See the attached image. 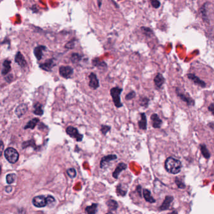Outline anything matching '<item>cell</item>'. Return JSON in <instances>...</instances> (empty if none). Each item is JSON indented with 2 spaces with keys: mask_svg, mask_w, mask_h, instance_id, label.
Listing matches in <instances>:
<instances>
[{
  "mask_svg": "<svg viewBox=\"0 0 214 214\" xmlns=\"http://www.w3.org/2000/svg\"><path fill=\"white\" fill-rule=\"evenodd\" d=\"M165 168L168 172L172 174H176L181 170L182 163L180 160L170 156L167 158L165 160Z\"/></svg>",
  "mask_w": 214,
  "mask_h": 214,
  "instance_id": "1",
  "label": "cell"
},
{
  "mask_svg": "<svg viewBox=\"0 0 214 214\" xmlns=\"http://www.w3.org/2000/svg\"><path fill=\"white\" fill-rule=\"evenodd\" d=\"M123 89L118 87H115L110 90V95L112 98L115 106L119 108L123 107V104L121 102L120 95L122 94Z\"/></svg>",
  "mask_w": 214,
  "mask_h": 214,
  "instance_id": "2",
  "label": "cell"
},
{
  "mask_svg": "<svg viewBox=\"0 0 214 214\" xmlns=\"http://www.w3.org/2000/svg\"><path fill=\"white\" fill-rule=\"evenodd\" d=\"M5 156L9 162L15 163L19 159V154L15 148H8L5 151Z\"/></svg>",
  "mask_w": 214,
  "mask_h": 214,
  "instance_id": "3",
  "label": "cell"
},
{
  "mask_svg": "<svg viewBox=\"0 0 214 214\" xmlns=\"http://www.w3.org/2000/svg\"><path fill=\"white\" fill-rule=\"evenodd\" d=\"M66 133L71 138H75L78 142H80L83 140V135L79 133L77 128L69 126L66 128Z\"/></svg>",
  "mask_w": 214,
  "mask_h": 214,
  "instance_id": "4",
  "label": "cell"
},
{
  "mask_svg": "<svg viewBox=\"0 0 214 214\" xmlns=\"http://www.w3.org/2000/svg\"><path fill=\"white\" fill-rule=\"evenodd\" d=\"M59 73L65 79L70 78L73 74V68L70 66H61L59 68Z\"/></svg>",
  "mask_w": 214,
  "mask_h": 214,
  "instance_id": "5",
  "label": "cell"
},
{
  "mask_svg": "<svg viewBox=\"0 0 214 214\" xmlns=\"http://www.w3.org/2000/svg\"><path fill=\"white\" fill-rule=\"evenodd\" d=\"M117 156L115 154H110L104 156L101 158L100 163V166L101 169H104L105 167L110 163V162L114 161L117 159Z\"/></svg>",
  "mask_w": 214,
  "mask_h": 214,
  "instance_id": "6",
  "label": "cell"
},
{
  "mask_svg": "<svg viewBox=\"0 0 214 214\" xmlns=\"http://www.w3.org/2000/svg\"><path fill=\"white\" fill-rule=\"evenodd\" d=\"M33 204L36 207L41 208L45 207L47 204V200H46V197L43 195H40V196H36L33 199Z\"/></svg>",
  "mask_w": 214,
  "mask_h": 214,
  "instance_id": "7",
  "label": "cell"
},
{
  "mask_svg": "<svg viewBox=\"0 0 214 214\" xmlns=\"http://www.w3.org/2000/svg\"><path fill=\"white\" fill-rule=\"evenodd\" d=\"M88 77L90 80L89 87L93 90H97L100 87V83L96 74L91 73Z\"/></svg>",
  "mask_w": 214,
  "mask_h": 214,
  "instance_id": "8",
  "label": "cell"
},
{
  "mask_svg": "<svg viewBox=\"0 0 214 214\" xmlns=\"http://www.w3.org/2000/svg\"><path fill=\"white\" fill-rule=\"evenodd\" d=\"M153 81H154V84H155L156 88L157 89H160L162 87V86L163 85L165 80L162 74L159 73L156 74V75L155 76Z\"/></svg>",
  "mask_w": 214,
  "mask_h": 214,
  "instance_id": "9",
  "label": "cell"
},
{
  "mask_svg": "<svg viewBox=\"0 0 214 214\" xmlns=\"http://www.w3.org/2000/svg\"><path fill=\"white\" fill-rule=\"evenodd\" d=\"M127 169V165L123 162H121L118 164L117 166L116 167V169L115 171L114 172L112 175L114 176V178L115 179H117L118 178V176L120 174V173L122 171L126 170Z\"/></svg>",
  "mask_w": 214,
  "mask_h": 214,
  "instance_id": "10",
  "label": "cell"
},
{
  "mask_svg": "<svg viewBox=\"0 0 214 214\" xmlns=\"http://www.w3.org/2000/svg\"><path fill=\"white\" fill-rule=\"evenodd\" d=\"M55 66V64L53 61V60L49 59L46 60L44 63H42L40 65V67L44 71H51L52 68Z\"/></svg>",
  "mask_w": 214,
  "mask_h": 214,
  "instance_id": "11",
  "label": "cell"
},
{
  "mask_svg": "<svg viewBox=\"0 0 214 214\" xmlns=\"http://www.w3.org/2000/svg\"><path fill=\"white\" fill-rule=\"evenodd\" d=\"M151 120L152 122V126L154 128H160L162 124V120L160 118L159 116L156 114L151 115Z\"/></svg>",
  "mask_w": 214,
  "mask_h": 214,
  "instance_id": "12",
  "label": "cell"
},
{
  "mask_svg": "<svg viewBox=\"0 0 214 214\" xmlns=\"http://www.w3.org/2000/svg\"><path fill=\"white\" fill-rule=\"evenodd\" d=\"M92 64L101 70H104L107 68V64L104 61H101L98 58H95L93 60Z\"/></svg>",
  "mask_w": 214,
  "mask_h": 214,
  "instance_id": "13",
  "label": "cell"
},
{
  "mask_svg": "<svg viewBox=\"0 0 214 214\" xmlns=\"http://www.w3.org/2000/svg\"><path fill=\"white\" fill-rule=\"evenodd\" d=\"M141 116V119L138 121V125L140 128V129L143 130H146L147 129V117L145 113H142L140 114Z\"/></svg>",
  "mask_w": 214,
  "mask_h": 214,
  "instance_id": "14",
  "label": "cell"
},
{
  "mask_svg": "<svg viewBox=\"0 0 214 214\" xmlns=\"http://www.w3.org/2000/svg\"><path fill=\"white\" fill-rule=\"evenodd\" d=\"M187 77L189 79H190L191 80H192L195 83H196V84L200 85L202 87H206V83H205L203 81L201 80L199 77H197V76H195L193 74H188Z\"/></svg>",
  "mask_w": 214,
  "mask_h": 214,
  "instance_id": "15",
  "label": "cell"
},
{
  "mask_svg": "<svg viewBox=\"0 0 214 214\" xmlns=\"http://www.w3.org/2000/svg\"><path fill=\"white\" fill-rule=\"evenodd\" d=\"M173 200V197H172V196H166L165 197L163 202L162 203V206H160V209L161 210H165L168 209L170 207V203L172 202Z\"/></svg>",
  "mask_w": 214,
  "mask_h": 214,
  "instance_id": "16",
  "label": "cell"
},
{
  "mask_svg": "<svg viewBox=\"0 0 214 214\" xmlns=\"http://www.w3.org/2000/svg\"><path fill=\"white\" fill-rule=\"evenodd\" d=\"M46 50V47L44 46H38L34 50V54L37 60H40L43 57V52Z\"/></svg>",
  "mask_w": 214,
  "mask_h": 214,
  "instance_id": "17",
  "label": "cell"
},
{
  "mask_svg": "<svg viewBox=\"0 0 214 214\" xmlns=\"http://www.w3.org/2000/svg\"><path fill=\"white\" fill-rule=\"evenodd\" d=\"M176 94H177L178 96L179 97V98H180L182 101L186 102V103H187V104L188 105H194L195 102H194V101L193 100V99H192L190 97L186 96V95H184V94H180V93H179L176 90Z\"/></svg>",
  "mask_w": 214,
  "mask_h": 214,
  "instance_id": "18",
  "label": "cell"
},
{
  "mask_svg": "<svg viewBox=\"0 0 214 214\" xmlns=\"http://www.w3.org/2000/svg\"><path fill=\"white\" fill-rule=\"evenodd\" d=\"M16 62L21 66V67H25L26 65V61L23 56V54L20 52H18L15 57Z\"/></svg>",
  "mask_w": 214,
  "mask_h": 214,
  "instance_id": "19",
  "label": "cell"
},
{
  "mask_svg": "<svg viewBox=\"0 0 214 214\" xmlns=\"http://www.w3.org/2000/svg\"><path fill=\"white\" fill-rule=\"evenodd\" d=\"M27 110H28L27 105L26 104H21L18 106L16 109V114L17 115L18 117H21L26 112Z\"/></svg>",
  "mask_w": 214,
  "mask_h": 214,
  "instance_id": "20",
  "label": "cell"
},
{
  "mask_svg": "<svg viewBox=\"0 0 214 214\" xmlns=\"http://www.w3.org/2000/svg\"><path fill=\"white\" fill-rule=\"evenodd\" d=\"M143 197L147 202L151 203L155 202V200L151 195V192L149 190L144 189L143 191Z\"/></svg>",
  "mask_w": 214,
  "mask_h": 214,
  "instance_id": "21",
  "label": "cell"
},
{
  "mask_svg": "<svg viewBox=\"0 0 214 214\" xmlns=\"http://www.w3.org/2000/svg\"><path fill=\"white\" fill-rule=\"evenodd\" d=\"M33 113L38 116H41L43 114V106L40 103H36L34 105V111Z\"/></svg>",
  "mask_w": 214,
  "mask_h": 214,
  "instance_id": "22",
  "label": "cell"
},
{
  "mask_svg": "<svg viewBox=\"0 0 214 214\" xmlns=\"http://www.w3.org/2000/svg\"><path fill=\"white\" fill-rule=\"evenodd\" d=\"M97 203H93L90 206H87L85 208V212L87 214H95L97 212Z\"/></svg>",
  "mask_w": 214,
  "mask_h": 214,
  "instance_id": "23",
  "label": "cell"
},
{
  "mask_svg": "<svg viewBox=\"0 0 214 214\" xmlns=\"http://www.w3.org/2000/svg\"><path fill=\"white\" fill-rule=\"evenodd\" d=\"M150 100L147 97H141L139 99V105L144 108H148Z\"/></svg>",
  "mask_w": 214,
  "mask_h": 214,
  "instance_id": "24",
  "label": "cell"
},
{
  "mask_svg": "<svg viewBox=\"0 0 214 214\" xmlns=\"http://www.w3.org/2000/svg\"><path fill=\"white\" fill-rule=\"evenodd\" d=\"M3 67L4 68L2 70V74L3 75H5L11 70V61L5 60L3 63Z\"/></svg>",
  "mask_w": 214,
  "mask_h": 214,
  "instance_id": "25",
  "label": "cell"
},
{
  "mask_svg": "<svg viewBox=\"0 0 214 214\" xmlns=\"http://www.w3.org/2000/svg\"><path fill=\"white\" fill-rule=\"evenodd\" d=\"M200 150H201V152H202L203 156L207 159H209V158L210 157V154L207 149L206 145H204V144H202V145H200Z\"/></svg>",
  "mask_w": 214,
  "mask_h": 214,
  "instance_id": "26",
  "label": "cell"
},
{
  "mask_svg": "<svg viewBox=\"0 0 214 214\" xmlns=\"http://www.w3.org/2000/svg\"><path fill=\"white\" fill-rule=\"evenodd\" d=\"M107 206L109 209V210H115L117 209L118 208V203L114 200H109L107 201Z\"/></svg>",
  "mask_w": 214,
  "mask_h": 214,
  "instance_id": "27",
  "label": "cell"
},
{
  "mask_svg": "<svg viewBox=\"0 0 214 214\" xmlns=\"http://www.w3.org/2000/svg\"><path fill=\"white\" fill-rule=\"evenodd\" d=\"M40 122V120L38 118H33V120H30V122L27 123V125L25 126V128H30V129H33L36 125L38 124V123Z\"/></svg>",
  "mask_w": 214,
  "mask_h": 214,
  "instance_id": "28",
  "label": "cell"
},
{
  "mask_svg": "<svg viewBox=\"0 0 214 214\" xmlns=\"http://www.w3.org/2000/svg\"><path fill=\"white\" fill-rule=\"evenodd\" d=\"M82 59V56L78 53H73L71 57V61L73 63H77Z\"/></svg>",
  "mask_w": 214,
  "mask_h": 214,
  "instance_id": "29",
  "label": "cell"
},
{
  "mask_svg": "<svg viewBox=\"0 0 214 214\" xmlns=\"http://www.w3.org/2000/svg\"><path fill=\"white\" fill-rule=\"evenodd\" d=\"M111 127L107 125H102L100 128V131L104 135H106L108 132L111 130Z\"/></svg>",
  "mask_w": 214,
  "mask_h": 214,
  "instance_id": "30",
  "label": "cell"
},
{
  "mask_svg": "<svg viewBox=\"0 0 214 214\" xmlns=\"http://www.w3.org/2000/svg\"><path fill=\"white\" fill-rule=\"evenodd\" d=\"M15 178H16V175L15 173L8 174L6 176V182L8 184H12L15 182Z\"/></svg>",
  "mask_w": 214,
  "mask_h": 214,
  "instance_id": "31",
  "label": "cell"
},
{
  "mask_svg": "<svg viewBox=\"0 0 214 214\" xmlns=\"http://www.w3.org/2000/svg\"><path fill=\"white\" fill-rule=\"evenodd\" d=\"M127 191V190H123L122 187V185L121 184H119L118 185V187H117V193L118 194H119V195H122V196H125V195H126Z\"/></svg>",
  "mask_w": 214,
  "mask_h": 214,
  "instance_id": "32",
  "label": "cell"
},
{
  "mask_svg": "<svg viewBox=\"0 0 214 214\" xmlns=\"http://www.w3.org/2000/svg\"><path fill=\"white\" fill-rule=\"evenodd\" d=\"M67 173L68 175L71 179L75 178V176H76V175H77V172H76L75 169H73V168L68 169L67 170Z\"/></svg>",
  "mask_w": 214,
  "mask_h": 214,
  "instance_id": "33",
  "label": "cell"
},
{
  "mask_svg": "<svg viewBox=\"0 0 214 214\" xmlns=\"http://www.w3.org/2000/svg\"><path fill=\"white\" fill-rule=\"evenodd\" d=\"M136 96V93L134 91H131L125 96L126 100H131L134 98Z\"/></svg>",
  "mask_w": 214,
  "mask_h": 214,
  "instance_id": "34",
  "label": "cell"
},
{
  "mask_svg": "<svg viewBox=\"0 0 214 214\" xmlns=\"http://www.w3.org/2000/svg\"><path fill=\"white\" fill-rule=\"evenodd\" d=\"M152 5L155 8H159L160 6V3L159 0H150Z\"/></svg>",
  "mask_w": 214,
  "mask_h": 214,
  "instance_id": "35",
  "label": "cell"
},
{
  "mask_svg": "<svg viewBox=\"0 0 214 214\" xmlns=\"http://www.w3.org/2000/svg\"><path fill=\"white\" fill-rule=\"evenodd\" d=\"M74 46H75V41L71 40L66 44V45H65V48L67 49H72L74 48Z\"/></svg>",
  "mask_w": 214,
  "mask_h": 214,
  "instance_id": "36",
  "label": "cell"
},
{
  "mask_svg": "<svg viewBox=\"0 0 214 214\" xmlns=\"http://www.w3.org/2000/svg\"><path fill=\"white\" fill-rule=\"evenodd\" d=\"M142 30H143V31L144 32V33L147 35V36H150L151 34L152 33V30L150 29V28H142Z\"/></svg>",
  "mask_w": 214,
  "mask_h": 214,
  "instance_id": "37",
  "label": "cell"
},
{
  "mask_svg": "<svg viewBox=\"0 0 214 214\" xmlns=\"http://www.w3.org/2000/svg\"><path fill=\"white\" fill-rule=\"evenodd\" d=\"M29 145H31V146H33V147H36L35 143V142H34L33 140H31V141H28V142H26L23 143V148H26V147H28ZM34 148H35V147H34Z\"/></svg>",
  "mask_w": 214,
  "mask_h": 214,
  "instance_id": "38",
  "label": "cell"
},
{
  "mask_svg": "<svg viewBox=\"0 0 214 214\" xmlns=\"http://www.w3.org/2000/svg\"><path fill=\"white\" fill-rule=\"evenodd\" d=\"M175 183H176V185H177V186L180 189H184L185 187L184 183H183L181 181H180V180H179L178 178H176Z\"/></svg>",
  "mask_w": 214,
  "mask_h": 214,
  "instance_id": "39",
  "label": "cell"
},
{
  "mask_svg": "<svg viewBox=\"0 0 214 214\" xmlns=\"http://www.w3.org/2000/svg\"><path fill=\"white\" fill-rule=\"evenodd\" d=\"M46 200H47V204H52L55 202L54 198L51 195H48V197H46Z\"/></svg>",
  "mask_w": 214,
  "mask_h": 214,
  "instance_id": "40",
  "label": "cell"
},
{
  "mask_svg": "<svg viewBox=\"0 0 214 214\" xmlns=\"http://www.w3.org/2000/svg\"><path fill=\"white\" fill-rule=\"evenodd\" d=\"M4 150V144L2 141L0 140V156L2 155L3 152Z\"/></svg>",
  "mask_w": 214,
  "mask_h": 214,
  "instance_id": "41",
  "label": "cell"
},
{
  "mask_svg": "<svg viewBox=\"0 0 214 214\" xmlns=\"http://www.w3.org/2000/svg\"><path fill=\"white\" fill-rule=\"evenodd\" d=\"M208 109H209V110L210 111H211L212 114L214 115V104H212L209 107Z\"/></svg>",
  "mask_w": 214,
  "mask_h": 214,
  "instance_id": "42",
  "label": "cell"
},
{
  "mask_svg": "<svg viewBox=\"0 0 214 214\" xmlns=\"http://www.w3.org/2000/svg\"><path fill=\"white\" fill-rule=\"evenodd\" d=\"M12 187H11V186H8V187H7L6 188V191L8 193H10L12 191Z\"/></svg>",
  "mask_w": 214,
  "mask_h": 214,
  "instance_id": "43",
  "label": "cell"
},
{
  "mask_svg": "<svg viewBox=\"0 0 214 214\" xmlns=\"http://www.w3.org/2000/svg\"><path fill=\"white\" fill-rule=\"evenodd\" d=\"M141 189H142V187H141L140 185L137 186V191L139 192V193H140V195H141Z\"/></svg>",
  "mask_w": 214,
  "mask_h": 214,
  "instance_id": "44",
  "label": "cell"
},
{
  "mask_svg": "<svg viewBox=\"0 0 214 214\" xmlns=\"http://www.w3.org/2000/svg\"><path fill=\"white\" fill-rule=\"evenodd\" d=\"M169 214H178V213H177V212L173 211V212H171V213H169Z\"/></svg>",
  "mask_w": 214,
  "mask_h": 214,
  "instance_id": "45",
  "label": "cell"
},
{
  "mask_svg": "<svg viewBox=\"0 0 214 214\" xmlns=\"http://www.w3.org/2000/svg\"><path fill=\"white\" fill-rule=\"evenodd\" d=\"M1 173H2V166H0V175H1Z\"/></svg>",
  "mask_w": 214,
  "mask_h": 214,
  "instance_id": "46",
  "label": "cell"
},
{
  "mask_svg": "<svg viewBox=\"0 0 214 214\" xmlns=\"http://www.w3.org/2000/svg\"><path fill=\"white\" fill-rule=\"evenodd\" d=\"M106 214H114V213H111V212H108V213H106Z\"/></svg>",
  "mask_w": 214,
  "mask_h": 214,
  "instance_id": "47",
  "label": "cell"
}]
</instances>
